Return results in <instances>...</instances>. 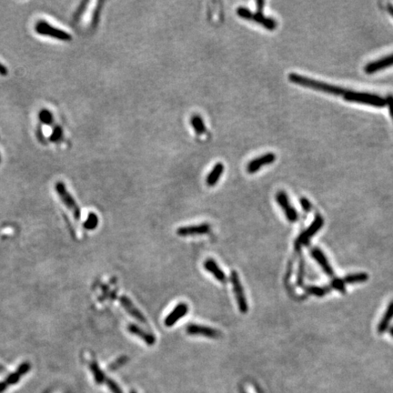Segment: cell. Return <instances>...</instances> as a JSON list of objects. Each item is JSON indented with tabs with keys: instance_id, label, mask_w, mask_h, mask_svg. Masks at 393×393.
<instances>
[{
	"instance_id": "cell-1",
	"label": "cell",
	"mask_w": 393,
	"mask_h": 393,
	"mask_svg": "<svg viewBox=\"0 0 393 393\" xmlns=\"http://www.w3.org/2000/svg\"><path fill=\"white\" fill-rule=\"evenodd\" d=\"M288 80L294 84L300 85L302 87H306L309 89H314L321 92H325L329 94L335 95V96H342L346 91L345 89L341 87H337L333 85L327 84L324 82H320L315 79H309L304 76L299 74L290 73L288 75Z\"/></svg>"
},
{
	"instance_id": "cell-2",
	"label": "cell",
	"mask_w": 393,
	"mask_h": 393,
	"mask_svg": "<svg viewBox=\"0 0 393 393\" xmlns=\"http://www.w3.org/2000/svg\"><path fill=\"white\" fill-rule=\"evenodd\" d=\"M344 100L349 102L360 103L364 105L372 106L376 108H383L387 105L386 99L380 97L378 95L365 93V92H356V91H345L342 95Z\"/></svg>"
},
{
	"instance_id": "cell-3",
	"label": "cell",
	"mask_w": 393,
	"mask_h": 393,
	"mask_svg": "<svg viewBox=\"0 0 393 393\" xmlns=\"http://www.w3.org/2000/svg\"><path fill=\"white\" fill-rule=\"evenodd\" d=\"M34 29H35V32L40 36H47V37L55 38L57 40L66 41V42L72 40V36L69 33L50 25L49 23H47L45 20H38L35 24Z\"/></svg>"
},
{
	"instance_id": "cell-4",
	"label": "cell",
	"mask_w": 393,
	"mask_h": 393,
	"mask_svg": "<svg viewBox=\"0 0 393 393\" xmlns=\"http://www.w3.org/2000/svg\"><path fill=\"white\" fill-rule=\"evenodd\" d=\"M55 190L57 192L59 199L63 202V204L68 208L72 213L75 220H79L81 218V210L79 208L77 201L75 200L71 194L68 192L66 185L62 181H58L55 185Z\"/></svg>"
},
{
	"instance_id": "cell-5",
	"label": "cell",
	"mask_w": 393,
	"mask_h": 393,
	"mask_svg": "<svg viewBox=\"0 0 393 393\" xmlns=\"http://www.w3.org/2000/svg\"><path fill=\"white\" fill-rule=\"evenodd\" d=\"M231 281L233 291H234L235 297H236V301L239 309L241 313L246 314L247 312L249 311V303L247 301L246 296L244 293V289L242 287L239 274L235 270H232L231 272Z\"/></svg>"
},
{
	"instance_id": "cell-6",
	"label": "cell",
	"mask_w": 393,
	"mask_h": 393,
	"mask_svg": "<svg viewBox=\"0 0 393 393\" xmlns=\"http://www.w3.org/2000/svg\"><path fill=\"white\" fill-rule=\"evenodd\" d=\"M187 333L190 336H201L208 339H220L221 338V332L220 330H216L212 327L209 326L200 325V324H189L186 328Z\"/></svg>"
},
{
	"instance_id": "cell-7",
	"label": "cell",
	"mask_w": 393,
	"mask_h": 393,
	"mask_svg": "<svg viewBox=\"0 0 393 393\" xmlns=\"http://www.w3.org/2000/svg\"><path fill=\"white\" fill-rule=\"evenodd\" d=\"M324 223L323 218L320 215L315 217V220L309 228L301 233V235L298 238L296 241V247H300L301 245H306L309 243V240L314 236L315 234L320 231Z\"/></svg>"
},
{
	"instance_id": "cell-8",
	"label": "cell",
	"mask_w": 393,
	"mask_h": 393,
	"mask_svg": "<svg viewBox=\"0 0 393 393\" xmlns=\"http://www.w3.org/2000/svg\"><path fill=\"white\" fill-rule=\"evenodd\" d=\"M211 231V226L209 223H201L198 225L185 226L177 230V234L180 237L201 236L209 234Z\"/></svg>"
},
{
	"instance_id": "cell-9",
	"label": "cell",
	"mask_w": 393,
	"mask_h": 393,
	"mask_svg": "<svg viewBox=\"0 0 393 393\" xmlns=\"http://www.w3.org/2000/svg\"><path fill=\"white\" fill-rule=\"evenodd\" d=\"M276 200L278 201V205L285 212V215L287 217L288 221L296 222L298 220V213L289 203L288 195L286 194L284 191H279L276 195Z\"/></svg>"
},
{
	"instance_id": "cell-10",
	"label": "cell",
	"mask_w": 393,
	"mask_h": 393,
	"mask_svg": "<svg viewBox=\"0 0 393 393\" xmlns=\"http://www.w3.org/2000/svg\"><path fill=\"white\" fill-rule=\"evenodd\" d=\"M276 160V155L272 152L267 153L263 156L252 159L247 165V171L250 174L256 173L262 167L272 164Z\"/></svg>"
},
{
	"instance_id": "cell-11",
	"label": "cell",
	"mask_w": 393,
	"mask_h": 393,
	"mask_svg": "<svg viewBox=\"0 0 393 393\" xmlns=\"http://www.w3.org/2000/svg\"><path fill=\"white\" fill-rule=\"evenodd\" d=\"M188 312H189V306H188V304L184 303V302H180L166 317V319L164 320V324L167 327H172L181 318H184Z\"/></svg>"
},
{
	"instance_id": "cell-12",
	"label": "cell",
	"mask_w": 393,
	"mask_h": 393,
	"mask_svg": "<svg viewBox=\"0 0 393 393\" xmlns=\"http://www.w3.org/2000/svg\"><path fill=\"white\" fill-rule=\"evenodd\" d=\"M30 369V364L29 363H23L19 367L17 368L16 372L10 373L7 377L5 378V381H3L2 383H0V393L2 391H4L7 386H10L12 384H15L17 383L20 378L26 374V372H28V370Z\"/></svg>"
},
{
	"instance_id": "cell-13",
	"label": "cell",
	"mask_w": 393,
	"mask_h": 393,
	"mask_svg": "<svg viewBox=\"0 0 393 393\" xmlns=\"http://www.w3.org/2000/svg\"><path fill=\"white\" fill-rule=\"evenodd\" d=\"M127 329L131 334L138 337L148 346H153L156 343V337L154 334L148 332L147 330H143L140 327H138L134 323L129 324Z\"/></svg>"
},
{
	"instance_id": "cell-14",
	"label": "cell",
	"mask_w": 393,
	"mask_h": 393,
	"mask_svg": "<svg viewBox=\"0 0 393 393\" xmlns=\"http://www.w3.org/2000/svg\"><path fill=\"white\" fill-rule=\"evenodd\" d=\"M120 301H121L122 307L126 309V311L129 314L143 324H147V319L145 318V316L142 314V312L139 309H136V306L127 296H121L120 298Z\"/></svg>"
},
{
	"instance_id": "cell-15",
	"label": "cell",
	"mask_w": 393,
	"mask_h": 393,
	"mask_svg": "<svg viewBox=\"0 0 393 393\" xmlns=\"http://www.w3.org/2000/svg\"><path fill=\"white\" fill-rule=\"evenodd\" d=\"M205 269L213 275V277L221 283H226L228 278L224 271L220 268L218 263L213 259H207L203 263Z\"/></svg>"
},
{
	"instance_id": "cell-16",
	"label": "cell",
	"mask_w": 393,
	"mask_h": 393,
	"mask_svg": "<svg viewBox=\"0 0 393 393\" xmlns=\"http://www.w3.org/2000/svg\"><path fill=\"white\" fill-rule=\"evenodd\" d=\"M392 66H393V54L367 64L366 67L364 68V70L367 74H373L380 70L390 68Z\"/></svg>"
},
{
	"instance_id": "cell-17",
	"label": "cell",
	"mask_w": 393,
	"mask_h": 393,
	"mask_svg": "<svg viewBox=\"0 0 393 393\" xmlns=\"http://www.w3.org/2000/svg\"><path fill=\"white\" fill-rule=\"evenodd\" d=\"M310 254L311 256L314 258L315 261L318 262V264L320 265V267H322V269L324 270V272L330 276V277H333L334 276V272L333 269L329 263V261L327 260L325 254L320 251V249L318 248H313L310 251Z\"/></svg>"
},
{
	"instance_id": "cell-18",
	"label": "cell",
	"mask_w": 393,
	"mask_h": 393,
	"mask_svg": "<svg viewBox=\"0 0 393 393\" xmlns=\"http://www.w3.org/2000/svg\"><path fill=\"white\" fill-rule=\"evenodd\" d=\"M252 20L262 25L264 27H266L267 30H274L278 26L276 20H274L271 17H267V16H264L262 12H259V11L257 13H253Z\"/></svg>"
},
{
	"instance_id": "cell-19",
	"label": "cell",
	"mask_w": 393,
	"mask_h": 393,
	"mask_svg": "<svg viewBox=\"0 0 393 393\" xmlns=\"http://www.w3.org/2000/svg\"><path fill=\"white\" fill-rule=\"evenodd\" d=\"M223 172H224V165L222 163H217L206 178L207 185L209 187H214L216 184L219 182Z\"/></svg>"
},
{
	"instance_id": "cell-20",
	"label": "cell",
	"mask_w": 393,
	"mask_h": 393,
	"mask_svg": "<svg viewBox=\"0 0 393 393\" xmlns=\"http://www.w3.org/2000/svg\"><path fill=\"white\" fill-rule=\"evenodd\" d=\"M393 319V300L391 301V303L389 304L388 308L386 309L385 313L383 315V319L381 320V322L378 325V332L379 333H383L385 332L387 329L389 328V325L391 323V321Z\"/></svg>"
},
{
	"instance_id": "cell-21",
	"label": "cell",
	"mask_w": 393,
	"mask_h": 393,
	"mask_svg": "<svg viewBox=\"0 0 393 393\" xmlns=\"http://www.w3.org/2000/svg\"><path fill=\"white\" fill-rule=\"evenodd\" d=\"M89 368H90V371H91L93 376H94V380L96 383H99V384L105 383L106 379H107L105 373L100 370L98 362H96V361L90 362Z\"/></svg>"
},
{
	"instance_id": "cell-22",
	"label": "cell",
	"mask_w": 393,
	"mask_h": 393,
	"mask_svg": "<svg viewBox=\"0 0 393 393\" xmlns=\"http://www.w3.org/2000/svg\"><path fill=\"white\" fill-rule=\"evenodd\" d=\"M369 276L368 274L364 272L354 273V274H351V275H347L342 279V281L344 284H354L360 283V282H364L368 280Z\"/></svg>"
},
{
	"instance_id": "cell-23",
	"label": "cell",
	"mask_w": 393,
	"mask_h": 393,
	"mask_svg": "<svg viewBox=\"0 0 393 393\" xmlns=\"http://www.w3.org/2000/svg\"><path fill=\"white\" fill-rule=\"evenodd\" d=\"M191 126L194 130L195 133L197 135H203L207 129L205 126L204 121L202 120V118L199 115H194L191 118Z\"/></svg>"
},
{
	"instance_id": "cell-24",
	"label": "cell",
	"mask_w": 393,
	"mask_h": 393,
	"mask_svg": "<svg viewBox=\"0 0 393 393\" xmlns=\"http://www.w3.org/2000/svg\"><path fill=\"white\" fill-rule=\"evenodd\" d=\"M99 225V218L97 214H95L93 212L89 213L87 220L83 224V227L86 230L88 231H93Z\"/></svg>"
},
{
	"instance_id": "cell-25",
	"label": "cell",
	"mask_w": 393,
	"mask_h": 393,
	"mask_svg": "<svg viewBox=\"0 0 393 393\" xmlns=\"http://www.w3.org/2000/svg\"><path fill=\"white\" fill-rule=\"evenodd\" d=\"M330 288L328 287H317V286H309L306 288V291L309 294H312L317 297H323L324 295L330 292Z\"/></svg>"
},
{
	"instance_id": "cell-26",
	"label": "cell",
	"mask_w": 393,
	"mask_h": 393,
	"mask_svg": "<svg viewBox=\"0 0 393 393\" xmlns=\"http://www.w3.org/2000/svg\"><path fill=\"white\" fill-rule=\"evenodd\" d=\"M38 118H39V121H41L43 124H45V125L50 126V125H52L53 122H54L52 112L50 110H47V109H43L39 112Z\"/></svg>"
},
{
	"instance_id": "cell-27",
	"label": "cell",
	"mask_w": 393,
	"mask_h": 393,
	"mask_svg": "<svg viewBox=\"0 0 393 393\" xmlns=\"http://www.w3.org/2000/svg\"><path fill=\"white\" fill-rule=\"evenodd\" d=\"M237 15L243 18V19H247V20H252V16H253V12L250 10L249 8H247L245 6H240L237 9Z\"/></svg>"
},
{
	"instance_id": "cell-28",
	"label": "cell",
	"mask_w": 393,
	"mask_h": 393,
	"mask_svg": "<svg viewBox=\"0 0 393 393\" xmlns=\"http://www.w3.org/2000/svg\"><path fill=\"white\" fill-rule=\"evenodd\" d=\"M330 288H335L341 293H345V284L341 278H334L330 282Z\"/></svg>"
},
{
	"instance_id": "cell-29",
	"label": "cell",
	"mask_w": 393,
	"mask_h": 393,
	"mask_svg": "<svg viewBox=\"0 0 393 393\" xmlns=\"http://www.w3.org/2000/svg\"><path fill=\"white\" fill-rule=\"evenodd\" d=\"M62 136H63V130H62V128L61 127H56L54 130H53L52 133H51V135L49 136V140L51 142H58L62 138Z\"/></svg>"
},
{
	"instance_id": "cell-30",
	"label": "cell",
	"mask_w": 393,
	"mask_h": 393,
	"mask_svg": "<svg viewBox=\"0 0 393 393\" xmlns=\"http://www.w3.org/2000/svg\"><path fill=\"white\" fill-rule=\"evenodd\" d=\"M128 361H129V358H128V357H121L120 359H118V360L113 362V363H111L110 369V370H112V371H115L117 369H120V368L122 367Z\"/></svg>"
},
{
	"instance_id": "cell-31",
	"label": "cell",
	"mask_w": 393,
	"mask_h": 393,
	"mask_svg": "<svg viewBox=\"0 0 393 393\" xmlns=\"http://www.w3.org/2000/svg\"><path fill=\"white\" fill-rule=\"evenodd\" d=\"M105 383H107L108 387L112 392V393H122L121 388L119 387V385L114 381H112L110 379H106Z\"/></svg>"
},
{
	"instance_id": "cell-32",
	"label": "cell",
	"mask_w": 393,
	"mask_h": 393,
	"mask_svg": "<svg viewBox=\"0 0 393 393\" xmlns=\"http://www.w3.org/2000/svg\"><path fill=\"white\" fill-rule=\"evenodd\" d=\"M303 276H304V263L303 261H300V265L299 267V273H298V278H297V283L299 286L302 285L303 282Z\"/></svg>"
},
{
	"instance_id": "cell-33",
	"label": "cell",
	"mask_w": 393,
	"mask_h": 393,
	"mask_svg": "<svg viewBox=\"0 0 393 393\" xmlns=\"http://www.w3.org/2000/svg\"><path fill=\"white\" fill-rule=\"evenodd\" d=\"M300 204H301V207H302L303 210L306 211V212H309L311 210V204H310L309 199H307L306 198H301L300 199Z\"/></svg>"
},
{
	"instance_id": "cell-34",
	"label": "cell",
	"mask_w": 393,
	"mask_h": 393,
	"mask_svg": "<svg viewBox=\"0 0 393 393\" xmlns=\"http://www.w3.org/2000/svg\"><path fill=\"white\" fill-rule=\"evenodd\" d=\"M14 232H15V228L10 227V226L5 227V228H0V235L5 234L6 236H8L10 234H14Z\"/></svg>"
},
{
	"instance_id": "cell-35",
	"label": "cell",
	"mask_w": 393,
	"mask_h": 393,
	"mask_svg": "<svg viewBox=\"0 0 393 393\" xmlns=\"http://www.w3.org/2000/svg\"><path fill=\"white\" fill-rule=\"evenodd\" d=\"M387 101V105L389 106V110H390V114L392 116L393 120V96H389L386 99Z\"/></svg>"
},
{
	"instance_id": "cell-36",
	"label": "cell",
	"mask_w": 393,
	"mask_h": 393,
	"mask_svg": "<svg viewBox=\"0 0 393 393\" xmlns=\"http://www.w3.org/2000/svg\"><path fill=\"white\" fill-rule=\"evenodd\" d=\"M7 74H8V69L0 62V76L5 77V76H7Z\"/></svg>"
},
{
	"instance_id": "cell-37",
	"label": "cell",
	"mask_w": 393,
	"mask_h": 393,
	"mask_svg": "<svg viewBox=\"0 0 393 393\" xmlns=\"http://www.w3.org/2000/svg\"><path fill=\"white\" fill-rule=\"evenodd\" d=\"M264 5H265V2H264V1H258L257 5L259 12H262V9H263Z\"/></svg>"
},
{
	"instance_id": "cell-38",
	"label": "cell",
	"mask_w": 393,
	"mask_h": 393,
	"mask_svg": "<svg viewBox=\"0 0 393 393\" xmlns=\"http://www.w3.org/2000/svg\"><path fill=\"white\" fill-rule=\"evenodd\" d=\"M388 10L390 12V14L393 16V5H388Z\"/></svg>"
},
{
	"instance_id": "cell-39",
	"label": "cell",
	"mask_w": 393,
	"mask_h": 393,
	"mask_svg": "<svg viewBox=\"0 0 393 393\" xmlns=\"http://www.w3.org/2000/svg\"><path fill=\"white\" fill-rule=\"evenodd\" d=\"M390 332H391V334H392V336H393V328H391V330H390Z\"/></svg>"
},
{
	"instance_id": "cell-40",
	"label": "cell",
	"mask_w": 393,
	"mask_h": 393,
	"mask_svg": "<svg viewBox=\"0 0 393 393\" xmlns=\"http://www.w3.org/2000/svg\"><path fill=\"white\" fill-rule=\"evenodd\" d=\"M246 393H248V392H247ZM257 393V392H256V391H255V392H254V393Z\"/></svg>"
},
{
	"instance_id": "cell-41",
	"label": "cell",
	"mask_w": 393,
	"mask_h": 393,
	"mask_svg": "<svg viewBox=\"0 0 393 393\" xmlns=\"http://www.w3.org/2000/svg\"><path fill=\"white\" fill-rule=\"evenodd\" d=\"M131 393H136V392H134V391H132Z\"/></svg>"
}]
</instances>
